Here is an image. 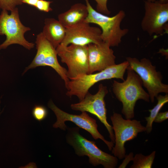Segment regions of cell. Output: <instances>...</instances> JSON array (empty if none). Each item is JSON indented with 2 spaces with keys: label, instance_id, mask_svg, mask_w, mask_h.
Here are the masks:
<instances>
[{
  "label": "cell",
  "instance_id": "obj_3",
  "mask_svg": "<svg viewBox=\"0 0 168 168\" xmlns=\"http://www.w3.org/2000/svg\"><path fill=\"white\" fill-rule=\"evenodd\" d=\"M88 15L85 21L99 26L101 29L102 41L111 47L118 46L122 38L128 32V29H122L120 25L126 14L124 11L120 10L115 15L110 17L102 14L94 9L88 0H85Z\"/></svg>",
  "mask_w": 168,
  "mask_h": 168
},
{
  "label": "cell",
  "instance_id": "obj_25",
  "mask_svg": "<svg viewBox=\"0 0 168 168\" xmlns=\"http://www.w3.org/2000/svg\"><path fill=\"white\" fill-rule=\"evenodd\" d=\"M38 0H21L22 3L28 4L30 6L35 7Z\"/></svg>",
  "mask_w": 168,
  "mask_h": 168
},
{
  "label": "cell",
  "instance_id": "obj_9",
  "mask_svg": "<svg viewBox=\"0 0 168 168\" xmlns=\"http://www.w3.org/2000/svg\"><path fill=\"white\" fill-rule=\"evenodd\" d=\"M108 93L107 87L100 84L97 92L92 95L88 92L84 98L77 103L71 104L73 110L88 112L96 116L107 130L111 141L115 142L112 126L108 122L105 97Z\"/></svg>",
  "mask_w": 168,
  "mask_h": 168
},
{
  "label": "cell",
  "instance_id": "obj_23",
  "mask_svg": "<svg viewBox=\"0 0 168 168\" xmlns=\"http://www.w3.org/2000/svg\"><path fill=\"white\" fill-rule=\"evenodd\" d=\"M168 112L166 111L162 112H159L155 118L154 121L155 123H160L167 119Z\"/></svg>",
  "mask_w": 168,
  "mask_h": 168
},
{
  "label": "cell",
  "instance_id": "obj_22",
  "mask_svg": "<svg viewBox=\"0 0 168 168\" xmlns=\"http://www.w3.org/2000/svg\"><path fill=\"white\" fill-rule=\"evenodd\" d=\"M52 2V1L45 0H38L35 7L40 11L49 12L52 11L50 6Z\"/></svg>",
  "mask_w": 168,
  "mask_h": 168
},
{
  "label": "cell",
  "instance_id": "obj_14",
  "mask_svg": "<svg viewBox=\"0 0 168 168\" xmlns=\"http://www.w3.org/2000/svg\"><path fill=\"white\" fill-rule=\"evenodd\" d=\"M110 47L109 44L103 41L98 44H90L87 45V74L101 71L115 64L116 57Z\"/></svg>",
  "mask_w": 168,
  "mask_h": 168
},
{
  "label": "cell",
  "instance_id": "obj_13",
  "mask_svg": "<svg viewBox=\"0 0 168 168\" xmlns=\"http://www.w3.org/2000/svg\"><path fill=\"white\" fill-rule=\"evenodd\" d=\"M66 28L65 38L60 44L85 46L90 44H100L102 42L101 31L99 27L92 26L85 21Z\"/></svg>",
  "mask_w": 168,
  "mask_h": 168
},
{
  "label": "cell",
  "instance_id": "obj_18",
  "mask_svg": "<svg viewBox=\"0 0 168 168\" xmlns=\"http://www.w3.org/2000/svg\"><path fill=\"white\" fill-rule=\"evenodd\" d=\"M156 151L149 155L145 156L139 153L135 155L133 158V165L131 168H151L152 167L155 156Z\"/></svg>",
  "mask_w": 168,
  "mask_h": 168
},
{
  "label": "cell",
  "instance_id": "obj_26",
  "mask_svg": "<svg viewBox=\"0 0 168 168\" xmlns=\"http://www.w3.org/2000/svg\"><path fill=\"white\" fill-rule=\"evenodd\" d=\"M146 1L152 2L158 1L163 3H167L168 2V0H146Z\"/></svg>",
  "mask_w": 168,
  "mask_h": 168
},
{
  "label": "cell",
  "instance_id": "obj_16",
  "mask_svg": "<svg viewBox=\"0 0 168 168\" xmlns=\"http://www.w3.org/2000/svg\"><path fill=\"white\" fill-rule=\"evenodd\" d=\"M66 32V28L58 20L53 18L45 19L42 32L55 49L64 40Z\"/></svg>",
  "mask_w": 168,
  "mask_h": 168
},
{
  "label": "cell",
  "instance_id": "obj_29",
  "mask_svg": "<svg viewBox=\"0 0 168 168\" xmlns=\"http://www.w3.org/2000/svg\"><path fill=\"white\" fill-rule=\"evenodd\" d=\"M0 103H1V100H0Z\"/></svg>",
  "mask_w": 168,
  "mask_h": 168
},
{
  "label": "cell",
  "instance_id": "obj_15",
  "mask_svg": "<svg viewBox=\"0 0 168 168\" xmlns=\"http://www.w3.org/2000/svg\"><path fill=\"white\" fill-rule=\"evenodd\" d=\"M88 15L86 5L77 3L68 11L58 15V20L66 28L76 25L84 21Z\"/></svg>",
  "mask_w": 168,
  "mask_h": 168
},
{
  "label": "cell",
  "instance_id": "obj_20",
  "mask_svg": "<svg viewBox=\"0 0 168 168\" xmlns=\"http://www.w3.org/2000/svg\"><path fill=\"white\" fill-rule=\"evenodd\" d=\"M22 4L21 0H0V8L2 10L11 11L16 6Z\"/></svg>",
  "mask_w": 168,
  "mask_h": 168
},
{
  "label": "cell",
  "instance_id": "obj_6",
  "mask_svg": "<svg viewBox=\"0 0 168 168\" xmlns=\"http://www.w3.org/2000/svg\"><path fill=\"white\" fill-rule=\"evenodd\" d=\"M128 68L134 71L141 79L143 85L147 89L152 102L160 93H168V85L162 82V76L157 72L150 60L145 58L139 61L135 58L128 57Z\"/></svg>",
  "mask_w": 168,
  "mask_h": 168
},
{
  "label": "cell",
  "instance_id": "obj_24",
  "mask_svg": "<svg viewBox=\"0 0 168 168\" xmlns=\"http://www.w3.org/2000/svg\"><path fill=\"white\" fill-rule=\"evenodd\" d=\"M133 152H131L128 155L125 156L124 160L123 162L119 166V168H125L128 163L131 160L132 161L133 158Z\"/></svg>",
  "mask_w": 168,
  "mask_h": 168
},
{
  "label": "cell",
  "instance_id": "obj_8",
  "mask_svg": "<svg viewBox=\"0 0 168 168\" xmlns=\"http://www.w3.org/2000/svg\"><path fill=\"white\" fill-rule=\"evenodd\" d=\"M48 106L54 112L57 118L56 121L53 125L54 128H59L61 130H66L67 126L65 122L71 121L79 128L89 132L95 139H100L102 140L106 145L109 150H111L114 143L111 141L106 140L99 133L96 120L89 116L86 112H82L79 115L68 113L58 108L51 100L49 101Z\"/></svg>",
  "mask_w": 168,
  "mask_h": 168
},
{
  "label": "cell",
  "instance_id": "obj_10",
  "mask_svg": "<svg viewBox=\"0 0 168 168\" xmlns=\"http://www.w3.org/2000/svg\"><path fill=\"white\" fill-rule=\"evenodd\" d=\"M35 44L37 50L36 55L30 64L26 67L23 74L30 69L38 67H50L64 81L66 86L69 80L67 75V70L58 63L56 49L46 39L42 32L37 35Z\"/></svg>",
  "mask_w": 168,
  "mask_h": 168
},
{
  "label": "cell",
  "instance_id": "obj_27",
  "mask_svg": "<svg viewBox=\"0 0 168 168\" xmlns=\"http://www.w3.org/2000/svg\"><path fill=\"white\" fill-rule=\"evenodd\" d=\"M159 52L160 53L163 52V54H164V55H165L166 56L167 55V52H168L167 49L165 50L163 49H160Z\"/></svg>",
  "mask_w": 168,
  "mask_h": 168
},
{
  "label": "cell",
  "instance_id": "obj_21",
  "mask_svg": "<svg viewBox=\"0 0 168 168\" xmlns=\"http://www.w3.org/2000/svg\"><path fill=\"white\" fill-rule=\"evenodd\" d=\"M96 2V11L105 15L110 14V12L107 6V0H95Z\"/></svg>",
  "mask_w": 168,
  "mask_h": 168
},
{
  "label": "cell",
  "instance_id": "obj_28",
  "mask_svg": "<svg viewBox=\"0 0 168 168\" xmlns=\"http://www.w3.org/2000/svg\"><path fill=\"white\" fill-rule=\"evenodd\" d=\"M2 112H0V116L2 114Z\"/></svg>",
  "mask_w": 168,
  "mask_h": 168
},
{
  "label": "cell",
  "instance_id": "obj_19",
  "mask_svg": "<svg viewBox=\"0 0 168 168\" xmlns=\"http://www.w3.org/2000/svg\"><path fill=\"white\" fill-rule=\"evenodd\" d=\"M32 114L35 119L40 122L46 118L48 112L44 106L40 105H36L33 108Z\"/></svg>",
  "mask_w": 168,
  "mask_h": 168
},
{
  "label": "cell",
  "instance_id": "obj_1",
  "mask_svg": "<svg viewBox=\"0 0 168 168\" xmlns=\"http://www.w3.org/2000/svg\"><path fill=\"white\" fill-rule=\"evenodd\" d=\"M126 79L122 82L114 80L112 90L116 98L123 105L121 112L126 119L134 116V108L137 101L142 100L149 102L150 97L142 87L139 76L133 70L127 68Z\"/></svg>",
  "mask_w": 168,
  "mask_h": 168
},
{
  "label": "cell",
  "instance_id": "obj_11",
  "mask_svg": "<svg viewBox=\"0 0 168 168\" xmlns=\"http://www.w3.org/2000/svg\"><path fill=\"white\" fill-rule=\"evenodd\" d=\"M56 50L61 62L68 67L67 75L69 79L88 73L87 45L71 44L64 46L60 44Z\"/></svg>",
  "mask_w": 168,
  "mask_h": 168
},
{
  "label": "cell",
  "instance_id": "obj_4",
  "mask_svg": "<svg viewBox=\"0 0 168 168\" xmlns=\"http://www.w3.org/2000/svg\"><path fill=\"white\" fill-rule=\"evenodd\" d=\"M125 71L122 64H115L96 73L79 75L69 79L65 86L67 90L66 95L70 97L77 96L81 101L89 92L90 88L101 81L114 78L124 81Z\"/></svg>",
  "mask_w": 168,
  "mask_h": 168
},
{
  "label": "cell",
  "instance_id": "obj_17",
  "mask_svg": "<svg viewBox=\"0 0 168 168\" xmlns=\"http://www.w3.org/2000/svg\"><path fill=\"white\" fill-rule=\"evenodd\" d=\"M156 98L158 100L157 104L153 109L149 110L150 114L148 117L145 118L147 122L145 127L146 132L147 133H150L152 130V124L157 114L163 106L168 102V94H166L165 96L158 95Z\"/></svg>",
  "mask_w": 168,
  "mask_h": 168
},
{
  "label": "cell",
  "instance_id": "obj_5",
  "mask_svg": "<svg viewBox=\"0 0 168 168\" xmlns=\"http://www.w3.org/2000/svg\"><path fill=\"white\" fill-rule=\"evenodd\" d=\"M31 29L21 22L17 8L9 14L8 11L2 10L0 14V35H5L6 39L0 44V50L5 49L12 44H18L28 50L33 49L35 44L27 40L25 34Z\"/></svg>",
  "mask_w": 168,
  "mask_h": 168
},
{
  "label": "cell",
  "instance_id": "obj_12",
  "mask_svg": "<svg viewBox=\"0 0 168 168\" xmlns=\"http://www.w3.org/2000/svg\"><path fill=\"white\" fill-rule=\"evenodd\" d=\"M144 9L141 22L142 30L150 35L161 34L168 21V3L146 1Z\"/></svg>",
  "mask_w": 168,
  "mask_h": 168
},
{
  "label": "cell",
  "instance_id": "obj_7",
  "mask_svg": "<svg viewBox=\"0 0 168 168\" xmlns=\"http://www.w3.org/2000/svg\"><path fill=\"white\" fill-rule=\"evenodd\" d=\"M110 119L114 131L115 143L111 151L115 156L122 160L126 156L125 142L135 138L138 133L146 132V128L139 121L125 119L121 114L117 113H114Z\"/></svg>",
  "mask_w": 168,
  "mask_h": 168
},
{
  "label": "cell",
  "instance_id": "obj_2",
  "mask_svg": "<svg viewBox=\"0 0 168 168\" xmlns=\"http://www.w3.org/2000/svg\"><path fill=\"white\" fill-rule=\"evenodd\" d=\"M67 143L74 149L79 156H87L89 162L94 166L101 165L105 168H115L117 165V157L101 150L95 142L90 141L82 135L78 127H67Z\"/></svg>",
  "mask_w": 168,
  "mask_h": 168
}]
</instances>
